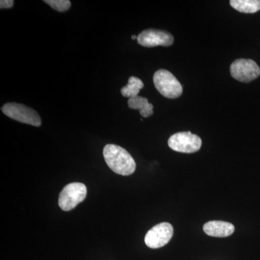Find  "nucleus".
Returning <instances> with one entry per match:
<instances>
[{
	"instance_id": "nucleus-11",
	"label": "nucleus",
	"mask_w": 260,
	"mask_h": 260,
	"mask_svg": "<svg viewBox=\"0 0 260 260\" xmlns=\"http://www.w3.org/2000/svg\"><path fill=\"white\" fill-rule=\"evenodd\" d=\"M230 5L243 13H255L260 10V0H231Z\"/></svg>"
},
{
	"instance_id": "nucleus-10",
	"label": "nucleus",
	"mask_w": 260,
	"mask_h": 260,
	"mask_svg": "<svg viewBox=\"0 0 260 260\" xmlns=\"http://www.w3.org/2000/svg\"><path fill=\"white\" fill-rule=\"evenodd\" d=\"M128 106L130 109L139 110L140 115L143 117H149L153 114V104H150L146 98L139 95L131 98L128 101Z\"/></svg>"
},
{
	"instance_id": "nucleus-4",
	"label": "nucleus",
	"mask_w": 260,
	"mask_h": 260,
	"mask_svg": "<svg viewBox=\"0 0 260 260\" xmlns=\"http://www.w3.org/2000/svg\"><path fill=\"white\" fill-rule=\"evenodd\" d=\"M87 188L82 183H70L65 186L59 198V206L64 211H70L86 198Z\"/></svg>"
},
{
	"instance_id": "nucleus-3",
	"label": "nucleus",
	"mask_w": 260,
	"mask_h": 260,
	"mask_svg": "<svg viewBox=\"0 0 260 260\" xmlns=\"http://www.w3.org/2000/svg\"><path fill=\"white\" fill-rule=\"evenodd\" d=\"M1 109L5 115L19 122L35 126L42 124V119L39 114L34 109L23 104L8 103Z\"/></svg>"
},
{
	"instance_id": "nucleus-13",
	"label": "nucleus",
	"mask_w": 260,
	"mask_h": 260,
	"mask_svg": "<svg viewBox=\"0 0 260 260\" xmlns=\"http://www.w3.org/2000/svg\"><path fill=\"white\" fill-rule=\"evenodd\" d=\"M44 3H47L53 9L59 12L67 11L71 6L69 0H45Z\"/></svg>"
},
{
	"instance_id": "nucleus-6",
	"label": "nucleus",
	"mask_w": 260,
	"mask_h": 260,
	"mask_svg": "<svg viewBox=\"0 0 260 260\" xmlns=\"http://www.w3.org/2000/svg\"><path fill=\"white\" fill-rule=\"evenodd\" d=\"M230 72L234 79L242 83H250L259 76L260 68L251 59H239L231 65Z\"/></svg>"
},
{
	"instance_id": "nucleus-12",
	"label": "nucleus",
	"mask_w": 260,
	"mask_h": 260,
	"mask_svg": "<svg viewBox=\"0 0 260 260\" xmlns=\"http://www.w3.org/2000/svg\"><path fill=\"white\" fill-rule=\"evenodd\" d=\"M143 87L144 84L141 80L136 77H130L127 85L121 89V93L123 96L131 99L137 96Z\"/></svg>"
},
{
	"instance_id": "nucleus-5",
	"label": "nucleus",
	"mask_w": 260,
	"mask_h": 260,
	"mask_svg": "<svg viewBox=\"0 0 260 260\" xmlns=\"http://www.w3.org/2000/svg\"><path fill=\"white\" fill-rule=\"evenodd\" d=\"M169 148L183 153H193L202 146V140L191 132H181L172 135L168 141Z\"/></svg>"
},
{
	"instance_id": "nucleus-8",
	"label": "nucleus",
	"mask_w": 260,
	"mask_h": 260,
	"mask_svg": "<svg viewBox=\"0 0 260 260\" xmlns=\"http://www.w3.org/2000/svg\"><path fill=\"white\" fill-rule=\"evenodd\" d=\"M137 40L140 45L145 47H169L174 43V37L166 30L147 29L140 32Z\"/></svg>"
},
{
	"instance_id": "nucleus-2",
	"label": "nucleus",
	"mask_w": 260,
	"mask_h": 260,
	"mask_svg": "<svg viewBox=\"0 0 260 260\" xmlns=\"http://www.w3.org/2000/svg\"><path fill=\"white\" fill-rule=\"evenodd\" d=\"M153 83L159 93L168 99H177L183 93L181 84L167 70H159L153 75Z\"/></svg>"
},
{
	"instance_id": "nucleus-15",
	"label": "nucleus",
	"mask_w": 260,
	"mask_h": 260,
	"mask_svg": "<svg viewBox=\"0 0 260 260\" xmlns=\"http://www.w3.org/2000/svg\"><path fill=\"white\" fill-rule=\"evenodd\" d=\"M132 39H133V40H135V39H138V37H136V36L133 35V37H132Z\"/></svg>"
},
{
	"instance_id": "nucleus-7",
	"label": "nucleus",
	"mask_w": 260,
	"mask_h": 260,
	"mask_svg": "<svg viewBox=\"0 0 260 260\" xmlns=\"http://www.w3.org/2000/svg\"><path fill=\"white\" fill-rule=\"evenodd\" d=\"M174 229L169 223H161L152 228L145 237V244L151 249H158L167 245L172 239Z\"/></svg>"
},
{
	"instance_id": "nucleus-14",
	"label": "nucleus",
	"mask_w": 260,
	"mask_h": 260,
	"mask_svg": "<svg viewBox=\"0 0 260 260\" xmlns=\"http://www.w3.org/2000/svg\"><path fill=\"white\" fill-rule=\"evenodd\" d=\"M14 4V1L13 0H1L0 2V8L1 9L5 8H11Z\"/></svg>"
},
{
	"instance_id": "nucleus-1",
	"label": "nucleus",
	"mask_w": 260,
	"mask_h": 260,
	"mask_svg": "<svg viewBox=\"0 0 260 260\" xmlns=\"http://www.w3.org/2000/svg\"><path fill=\"white\" fill-rule=\"evenodd\" d=\"M104 158L108 167L121 176L133 174L136 169V162L132 155L119 145L109 144L104 148Z\"/></svg>"
},
{
	"instance_id": "nucleus-9",
	"label": "nucleus",
	"mask_w": 260,
	"mask_h": 260,
	"mask_svg": "<svg viewBox=\"0 0 260 260\" xmlns=\"http://www.w3.org/2000/svg\"><path fill=\"white\" fill-rule=\"evenodd\" d=\"M203 230L210 237H228L234 234L235 227L228 222L212 220L205 224Z\"/></svg>"
}]
</instances>
